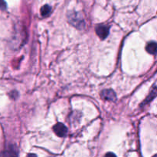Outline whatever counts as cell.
Masks as SVG:
<instances>
[{"label": "cell", "mask_w": 157, "mask_h": 157, "mask_svg": "<svg viewBox=\"0 0 157 157\" xmlns=\"http://www.w3.org/2000/svg\"><path fill=\"white\" fill-rule=\"evenodd\" d=\"M69 22L78 29H82L84 26V21L78 12H70L68 15Z\"/></svg>", "instance_id": "6da1fadb"}, {"label": "cell", "mask_w": 157, "mask_h": 157, "mask_svg": "<svg viewBox=\"0 0 157 157\" xmlns=\"http://www.w3.org/2000/svg\"><path fill=\"white\" fill-rule=\"evenodd\" d=\"M96 33L101 39H105L109 35V27L104 25H99L96 27Z\"/></svg>", "instance_id": "7a4b0ae2"}, {"label": "cell", "mask_w": 157, "mask_h": 157, "mask_svg": "<svg viewBox=\"0 0 157 157\" xmlns=\"http://www.w3.org/2000/svg\"><path fill=\"white\" fill-rule=\"evenodd\" d=\"M53 130L55 134L57 136H60V137H63V136H66L67 133V128L61 123H58V124H55L53 127Z\"/></svg>", "instance_id": "3957f363"}, {"label": "cell", "mask_w": 157, "mask_h": 157, "mask_svg": "<svg viewBox=\"0 0 157 157\" xmlns=\"http://www.w3.org/2000/svg\"><path fill=\"white\" fill-rule=\"evenodd\" d=\"M101 95L103 99L109 101H115L117 98L115 92L113 90H110V89H109V90H104L101 92Z\"/></svg>", "instance_id": "277c9868"}, {"label": "cell", "mask_w": 157, "mask_h": 157, "mask_svg": "<svg viewBox=\"0 0 157 157\" xmlns=\"http://www.w3.org/2000/svg\"><path fill=\"white\" fill-rule=\"evenodd\" d=\"M146 49H147L148 53L155 55L156 54V49H157L156 42H155V41H150V43L147 44Z\"/></svg>", "instance_id": "5b68a950"}, {"label": "cell", "mask_w": 157, "mask_h": 157, "mask_svg": "<svg viewBox=\"0 0 157 157\" xmlns=\"http://www.w3.org/2000/svg\"><path fill=\"white\" fill-rule=\"evenodd\" d=\"M52 12V8L48 5H44L41 9V14L43 17L48 16Z\"/></svg>", "instance_id": "8992f818"}, {"label": "cell", "mask_w": 157, "mask_h": 157, "mask_svg": "<svg viewBox=\"0 0 157 157\" xmlns=\"http://www.w3.org/2000/svg\"><path fill=\"white\" fill-rule=\"evenodd\" d=\"M156 84H154L153 85V90H152L151 92H150V95H149L148 97H147V98L146 99V101H144V103H143L142 105H144V104H147V103L150 102V101H152V100L154 99V98L156 97Z\"/></svg>", "instance_id": "52a82bcc"}, {"label": "cell", "mask_w": 157, "mask_h": 157, "mask_svg": "<svg viewBox=\"0 0 157 157\" xmlns=\"http://www.w3.org/2000/svg\"><path fill=\"white\" fill-rule=\"evenodd\" d=\"M6 7H7V5L6 2L4 0H0V9L1 10H6Z\"/></svg>", "instance_id": "ba28073f"}, {"label": "cell", "mask_w": 157, "mask_h": 157, "mask_svg": "<svg viewBox=\"0 0 157 157\" xmlns=\"http://www.w3.org/2000/svg\"><path fill=\"white\" fill-rule=\"evenodd\" d=\"M105 157H117V156L113 153H107L105 155Z\"/></svg>", "instance_id": "9c48e42d"}, {"label": "cell", "mask_w": 157, "mask_h": 157, "mask_svg": "<svg viewBox=\"0 0 157 157\" xmlns=\"http://www.w3.org/2000/svg\"><path fill=\"white\" fill-rule=\"evenodd\" d=\"M26 157H37V156L35 154H33V153H30V154H28Z\"/></svg>", "instance_id": "30bf717a"}, {"label": "cell", "mask_w": 157, "mask_h": 157, "mask_svg": "<svg viewBox=\"0 0 157 157\" xmlns=\"http://www.w3.org/2000/svg\"><path fill=\"white\" fill-rule=\"evenodd\" d=\"M153 157H156V155H154V156H153Z\"/></svg>", "instance_id": "8fae6325"}]
</instances>
